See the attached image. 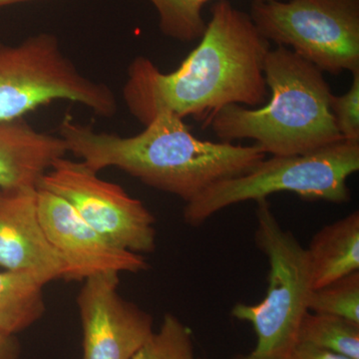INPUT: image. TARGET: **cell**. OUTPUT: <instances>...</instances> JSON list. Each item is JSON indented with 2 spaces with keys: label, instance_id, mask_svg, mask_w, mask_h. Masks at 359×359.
<instances>
[{
  "label": "cell",
  "instance_id": "obj_18",
  "mask_svg": "<svg viewBox=\"0 0 359 359\" xmlns=\"http://www.w3.org/2000/svg\"><path fill=\"white\" fill-rule=\"evenodd\" d=\"M309 311L359 323V271L311 290Z\"/></svg>",
  "mask_w": 359,
  "mask_h": 359
},
{
  "label": "cell",
  "instance_id": "obj_6",
  "mask_svg": "<svg viewBox=\"0 0 359 359\" xmlns=\"http://www.w3.org/2000/svg\"><path fill=\"white\" fill-rule=\"evenodd\" d=\"M65 100L112 117L117 99L107 85L85 76L65 53L55 35L39 33L18 44L0 42V121Z\"/></svg>",
  "mask_w": 359,
  "mask_h": 359
},
{
  "label": "cell",
  "instance_id": "obj_13",
  "mask_svg": "<svg viewBox=\"0 0 359 359\" xmlns=\"http://www.w3.org/2000/svg\"><path fill=\"white\" fill-rule=\"evenodd\" d=\"M313 290L359 271V212L327 224L306 249Z\"/></svg>",
  "mask_w": 359,
  "mask_h": 359
},
{
  "label": "cell",
  "instance_id": "obj_14",
  "mask_svg": "<svg viewBox=\"0 0 359 359\" xmlns=\"http://www.w3.org/2000/svg\"><path fill=\"white\" fill-rule=\"evenodd\" d=\"M44 278L29 271L0 273V332L16 335L45 313Z\"/></svg>",
  "mask_w": 359,
  "mask_h": 359
},
{
  "label": "cell",
  "instance_id": "obj_22",
  "mask_svg": "<svg viewBox=\"0 0 359 359\" xmlns=\"http://www.w3.org/2000/svg\"><path fill=\"white\" fill-rule=\"evenodd\" d=\"M32 1V0H0V7L13 6V4H20V2Z\"/></svg>",
  "mask_w": 359,
  "mask_h": 359
},
{
  "label": "cell",
  "instance_id": "obj_4",
  "mask_svg": "<svg viewBox=\"0 0 359 359\" xmlns=\"http://www.w3.org/2000/svg\"><path fill=\"white\" fill-rule=\"evenodd\" d=\"M359 170V143L340 141L304 155L273 156L252 171L209 187L184 208V221L202 226L217 212L248 201L292 193L306 201L344 204L351 199L347 180Z\"/></svg>",
  "mask_w": 359,
  "mask_h": 359
},
{
  "label": "cell",
  "instance_id": "obj_1",
  "mask_svg": "<svg viewBox=\"0 0 359 359\" xmlns=\"http://www.w3.org/2000/svg\"><path fill=\"white\" fill-rule=\"evenodd\" d=\"M200 43L176 70L163 73L138 56L127 71L123 98L129 112L147 125L157 113L193 117L210 127L229 105L263 106L268 101L264 60L271 43L250 14L219 0Z\"/></svg>",
  "mask_w": 359,
  "mask_h": 359
},
{
  "label": "cell",
  "instance_id": "obj_20",
  "mask_svg": "<svg viewBox=\"0 0 359 359\" xmlns=\"http://www.w3.org/2000/svg\"><path fill=\"white\" fill-rule=\"evenodd\" d=\"M290 359H351L339 354L323 351L306 344H297Z\"/></svg>",
  "mask_w": 359,
  "mask_h": 359
},
{
  "label": "cell",
  "instance_id": "obj_19",
  "mask_svg": "<svg viewBox=\"0 0 359 359\" xmlns=\"http://www.w3.org/2000/svg\"><path fill=\"white\" fill-rule=\"evenodd\" d=\"M353 83L346 94L330 97L335 125L346 141L359 143V68L353 70Z\"/></svg>",
  "mask_w": 359,
  "mask_h": 359
},
{
  "label": "cell",
  "instance_id": "obj_12",
  "mask_svg": "<svg viewBox=\"0 0 359 359\" xmlns=\"http://www.w3.org/2000/svg\"><path fill=\"white\" fill-rule=\"evenodd\" d=\"M67 146L60 136L36 130L22 119L0 121V188H39Z\"/></svg>",
  "mask_w": 359,
  "mask_h": 359
},
{
  "label": "cell",
  "instance_id": "obj_3",
  "mask_svg": "<svg viewBox=\"0 0 359 359\" xmlns=\"http://www.w3.org/2000/svg\"><path fill=\"white\" fill-rule=\"evenodd\" d=\"M271 95L259 109L229 105L212 119L219 140H254L266 154L304 155L344 141L330 110L332 89L323 71L278 45L264 60Z\"/></svg>",
  "mask_w": 359,
  "mask_h": 359
},
{
  "label": "cell",
  "instance_id": "obj_2",
  "mask_svg": "<svg viewBox=\"0 0 359 359\" xmlns=\"http://www.w3.org/2000/svg\"><path fill=\"white\" fill-rule=\"evenodd\" d=\"M59 136L68 152L96 173L117 168L186 204L218 182L249 173L266 156L257 144L200 140L184 119L168 111L157 113L143 131L130 137L96 132L66 115Z\"/></svg>",
  "mask_w": 359,
  "mask_h": 359
},
{
  "label": "cell",
  "instance_id": "obj_5",
  "mask_svg": "<svg viewBox=\"0 0 359 359\" xmlns=\"http://www.w3.org/2000/svg\"><path fill=\"white\" fill-rule=\"evenodd\" d=\"M256 218L255 242L269 264L268 290L259 304H237L231 309V316L250 323L257 335L255 348L233 359H290L309 311L308 255L294 233L280 226L268 199L257 201Z\"/></svg>",
  "mask_w": 359,
  "mask_h": 359
},
{
  "label": "cell",
  "instance_id": "obj_7",
  "mask_svg": "<svg viewBox=\"0 0 359 359\" xmlns=\"http://www.w3.org/2000/svg\"><path fill=\"white\" fill-rule=\"evenodd\" d=\"M250 16L264 39L323 72L359 68V0H252Z\"/></svg>",
  "mask_w": 359,
  "mask_h": 359
},
{
  "label": "cell",
  "instance_id": "obj_17",
  "mask_svg": "<svg viewBox=\"0 0 359 359\" xmlns=\"http://www.w3.org/2000/svg\"><path fill=\"white\" fill-rule=\"evenodd\" d=\"M132 359H201L194 348L192 330L172 313L165 314L159 330Z\"/></svg>",
  "mask_w": 359,
  "mask_h": 359
},
{
  "label": "cell",
  "instance_id": "obj_10",
  "mask_svg": "<svg viewBox=\"0 0 359 359\" xmlns=\"http://www.w3.org/2000/svg\"><path fill=\"white\" fill-rule=\"evenodd\" d=\"M40 222L65 266V280L107 273H138L148 269L142 255L120 249L90 226L62 198L37 188Z\"/></svg>",
  "mask_w": 359,
  "mask_h": 359
},
{
  "label": "cell",
  "instance_id": "obj_9",
  "mask_svg": "<svg viewBox=\"0 0 359 359\" xmlns=\"http://www.w3.org/2000/svg\"><path fill=\"white\" fill-rule=\"evenodd\" d=\"M119 273L90 276L77 297L81 359H132L154 332L153 318L118 292Z\"/></svg>",
  "mask_w": 359,
  "mask_h": 359
},
{
  "label": "cell",
  "instance_id": "obj_8",
  "mask_svg": "<svg viewBox=\"0 0 359 359\" xmlns=\"http://www.w3.org/2000/svg\"><path fill=\"white\" fill-rule=\"evenodd\" d=\"M39 188L62 198L90 226L120 249L139 255L156 250L154 215L121 187L99 178L82 161L56 160Z\"/></svg>",
  "mask_w": 359,
  "mask_h": 359
},
{
  "label": "cell",
  "instance_id": "obj_15",
  "mask_svg": "<svg viewBox=\"0 0 359 359\" xmlns=\"http://www.w3.org/2000/svg\"><path fill=\"white\" fill-rule=\"evenodd\" d=\"M297 344L359 359V323L339 316L309 311L302 321Z\"/></svg>",
  "mask_w": 359,
  "mask_h": 359
},
{
  "label": "cell",
  "instance_id": "obj_21",
  "mask_svg": "<svg viewBox=\"0 0 359 359\" xmlns=\"http://www.w3.org/2000/svg\"><path fill=\"white\" fill-rule=\"evenodd\" d=\"M21 348L16 335L0 332V359H20Z\"/></svg>",
  "mask_w": 359,
  "mask_h": 359
},
{
  "label": "cell",
  "instance_id": "obj_11",
  "mask_svg": "<svg viewBox=\"0 0 359 359\" xmlns=\"http://www.w3.org/2000/svg\"><path fill=\"white\" fill-rule=\"evenodd\" d=\"M0 268L29 271L47 283L65 278L40 222L37 188H0Z\"/></svg>",
  "mask_w": 359,
  "mask_h": 359
},
{
  "label": "cell",
  "instance_id": "obj_16",
  "mask_svg": "<svg viewBox=\"0 0 359 359\" xmlns=\"http://www.w3.org/2000/svg\"><path fill=\"white\" fill-rule=\"evenodd\" d=\"M212 0H150L163 34L182 42L201 39L207 29L202 9Z\"/></svg>",
  "mask_w": 359,
  "mask_h": 359
}]
</instances>
